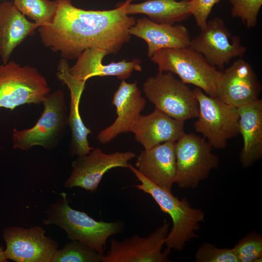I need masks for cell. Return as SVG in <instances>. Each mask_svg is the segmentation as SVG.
<instances>
[{
    "instance_id": "4",
    "label": "cell",
    "mask_w": 262,
    "mask_h": 262,
    "mask_svg": "<svg viewBox=\"0 0 262 262\" xmlns=\"http://www.w3.org/2000/svg\"><path fill=\"white\" fill-rule=\"evenodd\" d=\"M150 59L158 66L159 71L176 74L185 83L195 85L208 95L217 97V84L222 71L190 46L162 49Z\"/></svg>"
},
{
    "instance_id": "13",
    "label": "cell",
    "mask_w": 262,
    "mask_h": 262,
    "mask_svg": "<svg viewBox=\"0 0 262 262\" xmlns=\"http://www.w3.org/2000/svg\"><path fill=\"white\" fill-rule=\"evenodd\" d=\"M135 154L131 151L105 153L99 148L77 156L71 164L72 172L64 183L66 188L79 187L86 191H96L103 175L116 167L128 168L129 162Z\"/></svg>"
},
{
    "instance_id": "25",
    "label": "cell",
    "mask_w": 262,
    "mask_h": 262,
    "mask_svg": "<svg viewBox=\"0 0 262 262\" xmlns=\"http://www.w3.org/2000/svg\"><path fill=\"white\" fill-rule=\"evenodd\" d=\"M103 256L81 242L72 241L55 251L51 262H99Z\"/></svg>"
},
{
    "instance_id": "21",
    "label": "cell",
    "mask_w": 262,
    "mask_h": 262,
    "mask_svg": "<svg viewBox=\"0 0 262 262\" xmlns=\"http://www.w3.org/2000/svg\"><path fill=\"white\" fill-rule=\"evenodd\" d=\"M238 110L239 133L243 140L240 160L244 167H247L262 156V100L258 99Z\"/></svg>"
},
{
    "instance_id": "28",
    "label": "cell",
    "mask_w": 262,
    "mask_h": 262,
    "mask_svg": "<svg viewBox=\"0 0 262 262\" xmlns=\"http://www.w3.org/2000/svg\"><path fill=\"white\" fill-rule=\"evenodd\" d=\"M195 258L197 262H239L233 248H218L207 243L198 248Z\"/></svg>"
},
{
    "instance_id": "1",
    "label": "cell",
    "mask_w": 262,
    "mask_h": 262,
    "mask_svg": "<svg viewBox=\"0 0 262 262\" xmlns=\"http://www.w3.org/2000/svg\"><path fill=\"white\" fill-rule=\"evenodd\" d=\"M58 9L52 24L39 27L42 42L64 59H75L85 49L98 48L117 53L131 37L135 19L126 12L133 0L109 10H85L71 0H56Z\"/></svg>"
},
{
    "instance_id": "5",
    "label": "cell",
    "mask_w": 262,
    "mask_h": 262,
    "mask_svg": "<svg viewBox=\"0 0 262 262\" xmlns=\"http://www.w3.org/2000/svg\"><path fill=\"white\" fill-rule=\"evenodd\" d=\"M42 105L43 113L33 127L21 130L14 129L12 136L14 149L27 151L39 146L51 150L63 138L68 125L64 92L57 90L50 93Z\"/></svg>"
},
{
    "instance_id": "6",
    "label": "cell",
    "mask_w": 262,
    "mask_h": 262,
    "mask_svg": "<svg viewBox=\"0 0 262 262\" xmlns=\"http://www.w3.org/2000/svg\"><path fill=\"white\" fill-rule=\"evenodd\" d=\"M50 91L46 78L35 67L21 66L14 61L0 64V108L13 111L24 104H42Z\"/></svg>"
},
{
    "instance_id": "26",
    "label": "cell",
    "mask_w": 262,
    "mask_h": 262,
    "mask_svg": "<svg viewBox=\"0 0 262 262\" xmlns=\"http://www.w3.org/2000/svg\"><path fill=\"white\" fill-rule=\"evenodd\" d=\"M233 248L239 262H262V237L258 233L248 234Z\"/></svg>"
},
{
    "instance_id": "27",
    "label": "cell",
    "mask_w": 262,
    "mask_h": 262,
    "mask_svg": "<svg viewBox=\"0 0 262 262\" xmlns=\"http://www.w3.org/2000/svg\"><path fill=\"white\" fill-rule=\"evenodd\" d=\"M231 15L238 17L248 28L256 26L262 0H229Z\"/></svg>"
},
{
    "instance_id": "23",
    "label": "cell",
    "mask_w": 262,
    "mask_h": 262,
    "mask_svg": "<svg viewBox=\"0 0 262 262\" xmlns=\"http://www.w3.org/2000/svg\"><path fill=\"white\" fill-rule=\"evenodd\" d=\"M126 13L144 14L151 20L160 24L174 25L192 15L189 0H147L128 4Z\"/></svg>"
},
{
    "instance_id": "8",
    "label": "cell",
    "mask_w": 262,
    "mask_h": 262,
    "mask_svg": "<svg viewBox=\"0 0 262 262\" xmlns=\"http://www.w3.org/2000/svg\"><path fill=\"white\" fill-rule=\"evenodd\" d=\"M193 91L198 106L195 130L203 135L212 147L225 148L228 140L239 133L238 108L218 97L207 95L199 88Z\"/></svg>"
},
{
    "instance_id": "19",
    "label": "cell",
    "mask_w": 262,
    "mask_h": 262,
    "mask_svg": "<svg viewBox=\"0 0 262 262\" xmlns=\"http://www.w3.org/2000/svg\"><path fill=\"white\" fill-rule=\"evenodd\" d=\"M129 32L147 43V56L150 58L156 51L162 49L189 47L191 40L185 26L160 24L146 17L136 20Z\"/></svg>"
},
{
    "instance_id": "15",
    "label": "cell",
    "mask_w": 262,
    "mask_h": 262,
    "mask_svg": "<svg viewBox=\"0 0 262 262\" xmlns=\"http://www.w3.org/2000/svg\"><path fill=\"white\" fill-rule=\"evenodd\" d=\"M112 103L115 108L117 117L111 125L98 133L97 138L103 144L121 133L131 131L141 115L146 101L142 97L136 82L129 83L122 80L114 94Z\"/></svg>"
},
{
    "instance_id": "9",
    "label": "cell",
    "mask_w": 262,
    "mask_h": 262,
    "mask_svg": "<svg viewBox=\"0 0 262 262\" xmlns=\"http://www.w3.org/2000/svg\"><path fill=\"white\" fill-rule=\"evenodd\" d=\"M212 146L194 133H184L175 142V182L182 188H195L219 164L218 156L212 152Z\"/></svg>"
},
{
    "instance_id": "2",
    "label": "cell",
    "mask_w": 262,
    "mask_h": 262,
    "mask_svg": "<svg viewBox=\"0 0 262 262\" xmlns=\"http://www.w3.org/2000/svg\"><path fill=\"white\" fill-rule=\"evenodd\" d=\"M128 168L141 182L134 186L151 196L172 219L173 226L164 244L167 248L181 251L187 243L198 237L196 233L205 218L202 210L193 208L187 198L180 199L171 191L152 182L130 164Z\"/></svg>"
},
{
    "instance_id": "20",
    "label": "cell",
    "mask_w": 262,
    "mask_h": 262,
    "mask_svg": "<svg viewBox=\"0 0 262 262\" xmlns=\"http://www.w3.org/2000/svg\"><path fill=\"white\" fill-rule=\"evenodd\" d=\"M184 125V121L155 108L151 114L141 115L131 132L144 149L148 150L166 142H176L185 133Z\"/></svg>"
},
{
    "instance_id": "3",
    "label": "cell",
    "mask_w": 262,
    "mask_h": 262,
    "mask_svg": "<svg viewBox=\"0 0 262 262\" xmlns=\"http://www.w3.org/2000/svg\"><path fill=\"white\" fill-rule=\"evenodd\" d=\"M43 223L59 226L71 241L81 242L102 255L107 239L120 232L123 227L121 222L97 221L85 213L71 208L64 192L49 207Z\"/></svg>"
},
{
    "instance_id": "30",
    "label": "cell",
    "mask_w": 262,
    "mask_h": 262,
    "mask_svg": "<svg viewBox=\"0 0 262 262\" xmlns=\"http://www.w3.org/2000/svg\"><path fill=\"white\" fill-rule=\"evenodd\" d=\"M7 262L4 254V250L2 246H0V262Z\"/></svg>"
},
{
    "instance_id": "12",
    "label": "cell",
    "mask_w": 262,
    "mask_h": 262,
    "mask_svg": "<svg viewBox=\"0 0 262 262\" xmlns=\"http://www.w3.org/2000/svg\"><path fill=\"white\" fill-rule=\"evenodd\" d=\"M45 232L39 226L4 229L2 234L6 245L5 257L16 262H51L58 245L46 236Z\"/></svg>"
},
{
    "instance_id": "17",
    "label": "cell",
    "mask_w": 262,
    "mask_h": 262,
    "mask_svg": "<svg viewBox=\"0 0 262 262\" xmlns=\"http://www.w3.org/2000/svg\"><path fill=\"white\" fill-rule=\"evenodd\" d=\"M175 142H166L142 151L135 167L152 182L171 191L176 176Z\"/></svg>"
},
{
    "instance_id": "31",
    "label": "cell",
    "mask_w": 262,
    "mask_h": 262,
    "mask_svg": "<svg viewBox=\"0 0 262 262\" xmlns=\"http://www.w3.org/2000/svg\"></svg>"
},
{
    "instance_id": "24",
    "label": "cell",
    "mask_w": 262,
    "mask_h": 262,
    "mask_svg": "<svg viewBox=\"0 0 262 262\" xmlns=\"http://www.w3.org/2000/svg\"><path fill=\"white\" fill-rule=\"evenodd\" d=\"M13 3L22 14L34 20L38 28L52 24L58 9L56 0H14Z\"/></svg>"
},
{
    "instance_id": "29",
    "label": "cell",
    "mask_w": 262,
    "mask_h": 262,
    "mask_svg": "<svg viewBox=\"0 0 262 262\" xmlns=\"http://www.w3.org/2000/svg\"><path fill=\"white\" fill-rule=\"evenodd\" d=\"M220 0H189L191 15L195 19L197 25L203 28L214 5Z\"/></svg>"
},
{
    "instance_id": "22",
    "label": "cell",
    "mask_w": 262,
    "mask_h": 262,
    "mask_svg": "<svg viewBox=\"0 0 262 262\" xmlns=\"http://www.w3.org/2000/svg\"><path fill=\"white\" fill-rule=\"evenodd\" d=\"M38 28L29 21L12 2L0 3V57L7 63L15 49Z\"/></svg>"
},
{
    "instance_id": "18",
    "label": "cell",
    "mask_w": 262,
    "mask_h": 262,
    "mask_svg": "<svg viewBox=\"0 0 262 262\" xmlns=\"http://www.w3.org/2000/svg\"><path fill=\"white\" fill-rule=\"evenodd\" d=\"M109 54L105 50L91 48L84 50L78 57L74 65L69 67L70 74L76 79L86 82L95 76H115L122 80L129 78L134 71H141V60H123L107 65L102 63L103 58Z\"/></svg>"
},
{
    "instance_id": "16",
    "label": "cell",
    "mask_w": 262,
    "mask_h": 262,
    "mask_svg": "<svg viewBox=\"0 0 262 262\" xmlns=\"http://www.w3.org/2000/svg\"><path fill=\"white\" fill-rule=\"evenodd\" d=\"M69 66L66 59H62L58 66L57 76L66 85L70 91V102L68 123L71 138L69 153L71 156H80L89 153L93 147H91L88 136L91 130L84 124L79 112V104L85 82L74 78L69 72Z\"/></svg>"
},
{
    "instance_id": "11",
    "label": "cell",
    "mask_w": 262,
    "mask_h": 262,
    "mask_svg": "<svg viewBox=\"0 0 262 262\" xmlns=\"http://www.w3.org/2000/svg\"><path fill=\"white\" fill-rule=\"evenodd\" d=\"M164 222L147 237L133 235L122 241L112 239L109 250L102 262H166L171 249L162 251L169 232Z\"/></svg>"
},
{
    "instance_id": "7",
    "label": "cell",
    "mask_w": 262,
    "mask_h": 262,
    "mask_svg": "<svg viewBox=\"0 0 262 262\" xmlns=\"http://www.w3.org/2000/svg\"><path fill=\"white\" fill-rule=\"evenodd\" d=\"M142 88L155 108L171 117L184 122L197 117L198 103L193 91L173 73L159 71L146 79Z\"/></svg>"
},
{
    "instance_id": "10",
    "label": "cell",
    "mask_w": 262,
    "mask_h": 262,
    "mask_svg": "<svg viewBox=\"0 0 262 262\" xmlns=\"http://www.w3.org/2000/svg\"><path fill=\"white\" fill-rule=\"evenodd\" d=\"M199 34L191 39L190 47L201 54L212 66L223 69L225 65L234 58L241 57L246 48L240 38L232 35L219 17L207 21Z\"/></svg>"
},
{
    "instance_id": "14",
    "label": "cell",
    "mask_w": 262,
    "mask_h": 262,
    "mask_svg": "<svg viewBox=\"0 0 262 262\" xmlns=\"http://www.w3.org/2000/svg\"><path fill=\"white\" fill-rule=\"evenodd\" d=\"M262 87L250 65L239 59L221 72L217 97L238 108L259 99Z\"/></svg>"
}]
</instances>
